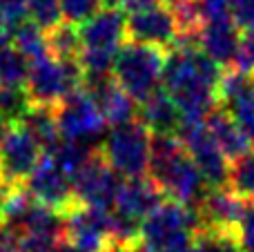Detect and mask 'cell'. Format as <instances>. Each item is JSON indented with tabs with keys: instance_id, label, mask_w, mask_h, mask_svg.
<instances>
[{
	"instance_id": "obj_1",
	"label": "cell",
	"mask_w": 254,
	"mask_h": 252,
	"mask_svg": "<svg viewBox=\"0 0 254 252\" xmlns=\"http://www.w3.org/2000/svg\"><path fill=\"white\" fill-rule=\"evenodd\" d=\"M221 67L198 45V36H179L167 52L163 89L179 107L183 123H205L219 107Z\"/></svg>"
},
{
	"instance_id": "obj_2",
	"label": "cell",
	"mask_w": 254,
	"mask_h": 252,
	"mask_svg": "<svg viewBox=\"0 0 254 252\" xmlns=\"http://www.w3.org/2000/svg\"><path fill=\"white\" fill-rule=\"evenodd\" d=\"M147 172L163 194L190 208H198L210 192L207 181L176 134H152V159Z\"/></svg>"
},
{
	"instance_id": "obj_3",
	"label": "cell",
	"mask_w": 254,
	"mask_h": 252,
	"mask_svg": "<svg viewBox=\"0 0 254 252\" xmlns=\"http://www.w3.org/2000/svg\"><path fill=\"white\" fill-rule=\"evenodd\" d=\"M78 29L83 40L80 67L85 71V80L110 76L127 38L125 13L119 7H103L89 20L78 25Z\"/></svg>"
},
{
	"instance_id": "obj_4",
	"label": "cell",
	"mask_w": 254,
	"mask_h": 252,
	"mask_svg": "<svg viewBox=\"0 0 254 252\" xmlns=\"http://www.w3.org/2000/svg\"><path fill=\"white\" fill-rule=\"evenodd\" d=\"M203 230L196 208L165 199L140 226V241L149 252H194Z\"/></svg>"
},
{
	"instance_id": "obj_5",
	"label": "cell",
	"mask_w": 254,
	"mask_h": 252,
	"mask_svg": "<svg viewBox=\"0 0 254 252\" xmlns=\"http://www.w3.org/2000/svg\"><path fill=\"white\" fill-rule=\"evenodd\" d=\"M167 52L140 43H125L114 63V80L134 98L143 103L163 83Z\"/></svg>"
},
{
	"instance_id": "obj_6",
	"label": "cell",
	"mask_w": 254,
	"mask_h": 252,
	"mask_svg": "<svg viewBox=\"0 0 254 252\" xmlns=\"http://www.w3.org/2000/svg\"><path fill=\"white\" fill-rule=\"evenodd\" d=\"M85 87V71L80 61H58L45 56L34 63L27 76V96L31 105L58 107L69 94Z\"/></svg>"
},
{
	"instance_id": "obj_7",
	"label": "cell",
	"mask_w": 254,
	"mask_h": 252,
	"mask_svg": "<svg viewBox=\"0 0 254 252\" xmlns=\"http://www.w3.org/2000/svg\"><path fill=\"white\" fill-rule=\"evenodd\" d=\"M101 154L125 179H140L149 170L152 159V132L140 121L112 127L101 145Z\"/></svg>"
},
{
	"instance_id": "obj_8",
	"label": "cell",
	"mask_w": 254,
	"mask_h": 252,
	"mask_svg": "<svg viewBox=\"0 0 254 252\" xmlns=\"http://www.w3.org/2000/svg\"><path fill=\"white\" fill-rule=\"evenodd\" d=\"M56 121L65 141H76L83 145L98 141L107 127L101 107L85 87L69 94L56 107Z\"/></svg>"
},
{
	"instance_id": "obj_9",
	"label": "cell",
	"mask_w": 254,
	"mask_h": 252,
	"mask_svg": "<svg viewBox=\"0 0 254 252\" xmlns=\"http://www.w3.org/2000/svg\"><path fill=\"white\" fill-rule=\"evenodd\" d=\"M181 143L185 145L188 154L196 163L198 172L207 181L210 190L228 188L230 181V161L221 152L219 143L210 134L205 123H181V129L176 132Z\"/></svg>"
},
{
	"instance_id": "obj_10",
	"label": "cell",
	"mask_w": 254,
	"mask_h": 252,
	"mask_svg": "<svg viewBox=\"0 0 254 252\" xmlns=\"http://www.w3.org/2000/svg\"><path fill=\"white\" fill-rule=\"evenodd\" d=\"M74 186L76 203L85 208H98V210H112L114 208L116 194H119V174L114 172L101 150H94V154L87 159V163L76 172L71 179Z\"/></svg>"
},
{
	"instance_id": "obj_11",
	"label": "cell",
	"mask_w": 254,
	"mask_h": 252,
	"mask_svg": "<svg viewBox=\"0 0 254 252\" xmlns=\"http://www.w3.org/2000/svg\"><path fill=\"white\" fill-rule=\"evenodd\" d=\"M40 150L38 141L20 123H13L7 138L0 143V181L9 188H25L40 163Z\"/></svg>"
},
{
	"instance_id": "obj_12",
	"label": "cell",
	"mask_w": 254,
	"mask_h": 252,
	"mask_svg": "<svg viewBox=\"0 0 254 252\" xmlns=\"http://www.w3.org/2000/svg\"><path fill=\"white\" fill-rule=\"evenodd\" d=\"M25 188L36 199V203L45 205V208L54 210L58 214H65L67 210L76 205L74 186H71L69 174L61 168V163L52 154L40 156V163L36 165L34 174L25 183Z\"/></svg>"
},
{
	"instance_id": "obj_13",
	"label": "cell",
	"mask_w": 254,
	"mask_h": 252,
	"mask_svg": "<svg viewBox=\"0 0 254 252\" xmlns=\"http://www.w3.org/2000/svg\"><path fill=\"white\" fill-rule=\"evenodd\" d=\"M110 214L112 210L85 208L76 203L63 214L65 241L78 252H110Z\"/></svg>"
},
{
	"instance_id": "obj_14",
	"label": "cell",
	"mask_w": 254,
	"mask_h": 252,
	"mask_svg": "<svg viewBox=\"0 0 254 252\" xmlns=\"http://www.w3.org/2000/svg\"><path fill=\"white\" fill-rule=\"evenodd\" d=\"M219 107L230 112L250 145H254V76L237 69L223 71L219 85Z\"/></svg>"
},
{
	"instance_id": "obj_15",
	"label": "cell",
	"mask_w": 254,
	"mask_h": 252,
	"mask_svg": "<svg viewBox=\"0 0 254 252\" xmlns=\"http://www.w3.org/2000/svg\"><path fill=\"white\" fill-rule=\"evenodd\" d=\"M127 38L131 43L149 45V47L167 49L174 47L179 38V25H176L174 11L165 4H158L147 11L134 13L127 18Z\"/></svg>"
},
{
	"instance_id": "obj_16",
	"label": "cell",
	"mask_w": 254,
	"mask_h": 252,
	"mask_svg": "<svg viewBox=\"0 0 254 252\" xmlns=\"http://www.w3.org/2000/svg\"><path fill=\"white\" fill-rule=\"evenodd\" d=\"M246 205L248 201L234 194L230 188H216V190L207 192L196 212L201 217L203 230L237 237V228L243 219Z\"/></svg>"
},
{
	"instance_id": "obj_17",
	"label": "cell",
	"mask_w": 254,
	"mask_h": 252,
	"mask_svg": "<svg viewBox=\"0 0 254 252\" xmlns=\"http://www.w3.org/2000/svg\"><path fill=\"white\" fill-rule=\"evenodd\" d=\"M163 201H165V194L152 179H125V181H121L119 194H116L112 210L121 217L143 226V221Z\"/></svg>"
},
{
	"instance_id": "obj_18",
	"label": "cell",
	"mask_w": 254,
	"mask_h": 252,
	"mask_svg": "<svg viewBox=\"0 0 254 252\" xmlns=\"http://www.w3.org/2000/svg\"><path fill=\"white\" fill-rule=\"evenodd\" d=\"M85 89L94 96L103 112V119L112 127H121V125L134 123L138 121V103L121 87L114 80V76H105V78H94L85 80Z\"/></svg>"
},
{
	"instance_id": "obj_19",
	"label": "cell",
	"mask_w": 254,
	"mask_h": 252,
	"mask_svg": "<svg viewBox=\"0 0 254 252\" xmlns=\"http://www.w3.org/2000/svg\"><path fill=\"white\" fill-rule=\"evenodd\" d=\"M239 43H241V34H239V27L234 25L232 18L203 22L201 31H198V45H201V49L219 67L234 65Z\"/></svg>"
},
{
	"instance_id": "obj_20",
	"label": "cell",
	"mask_w": 254,
	"mask_h": 252,
	"mask_svg": "<svg viewBox=\"0 0 254 252\" xmlns=\"http://www.w3.org/2000/svg\"><path fill=\"white\" fill-rule=\"evenodd\" d=\"M138 121L154 134H176L181 129V112L170 98V94L163 87H158L152 96H147L143 103H138Z\"/></svg>"
},
{
	"instance_id": "obj_21",
	"label": "cell",
	"mask_w": 254,
	"mask_h": 252,
	"mask_svg": "<svg viewBox=\"0 0 254 252\" xmlns=\"http://www.w3.org/2000/svg\"><path fill=\"white\" fill-rule=\"evenodd\" d=\"M205 125L210 129V134L214 136V141L219 143L221 152L225 154V159L230 163L243 159V156L250 152V141L246 138L243 129L237 125V121L230 116L228 110L223 107H216L210 116L205 119Z\"/></svg>"
},
{
	"instance_id": "obj_22",
	"label": "cell",
	"mask_w": 254,
	"mask_h": 252,
	"mask_svg": "<svg viewBox=\"0 0 254 252\" xmlns=\"http://www.w3.org/2000/svg\"><path fill=\"white\" fill-rule=\"evenodd\" d=\"M20 125L38 141V145L45 150V154L54 152L58 143L63 141L61 129H58L56 121V107H45V105H31L27 114L22 116Z\"/></svg>"
},
{
	"instance_id": "obj_23",
	"label": "cell",
	"mask_w": 254,
	"mask_h": 252,
	"mask_svg": "<svg viewBox=\"0 0 254 252\" xmlns=\"http://www.w3.org/2000/svg\"><path fill=\"white\" fill-rule=\"evenodd\" d=\"M47 52L58 61H80L83 40H80L78 25L63 20L58 27L47 31Z\"/></svg>"
},
{
	"instance_id": "obj_24",
	"label": "cell",
	"mask_w": 254,
	"mask_h": 252,
	"mask_svg": "<svg viewBox=\"0 0 254 252\" xmlns=\"http://www.w3.org/2000/svg\"><path fill=\"white\" fill-rule=\"evenodd\" d=\"M9 45L16 52H20L27 58L29 65L43 61L45 56H49L47 52V34L40 29L38 25H34L31 20H25L18 29H13L9 34Z\"/></svg>"
},
{
	"instance_id": "obj_25",
	"label": "cell",
	"mask_w": 254,
	"mask_h": 252,
	"mask_svg": "<svg viewBox=\"0 0 254 252\" xmlns=\"http://www.w3.org/2000/svg\"><path fill=\"white\" fill-rule=\"evenodd\" d=\"M29 67L31 65L20 52L4 43L0 47V87H25Z\"/></svg>"
},
{
	"instance_id": "obj_26",
	"label": "cell",
	"mask_w": 254,
	"mask_h": 252,
	"mask_svg": "<svg viewBox=\"0 0 254 252\" xmlns=\"http://www.w3.org/2000/svg\"><path fill=\"white\" fill-rule=\"evenodd\" d=\"M228 188L246 201H254V152L250 150L243 159L234 161L230 168Z\"/></svg>"
},
{
	"instance_id": "obj_27",
	"label": "cell",
	"mask_w": 254,
	"mask_h": 252,
	"mask_svg": "<svg viewBox=\"0 0 254 252\" xmlns=\"http://www.w3.org/2000/svg\"><path fill=\"white\" fill-rule=\"evenodd\" d=\"M27 16L47 34L63 22V0H27Z\"/></svg>"
},
{
	"instance_id": "obj_28",
	"label": "cell",
	"mask_w": 254,
	"mask_h": 252,
	"mask_svg": "<svg viewBox=\"0 0 254 252\" xmlns=\"http://www.w3.org/2000/svg\"><path fill=\"white\" fill-rule=\"evenodd\" d=\"M31 107L25 87H0V116L9 123H20Z\"/></svg>"
},
{
	"instance_id": "obj_29",
	"label": "cell",
	"mask_w": 254,
	"mask_h": 252,
	"mask_svg": "<svg viewBox=\"0 0 254 252\" xmlns=\"http://www.w3.org/2000/svg\"><path fill=\"white\" fill-rule=\"evenodd\" d=\"M194 252H241V248L237 244V237L201 230L194 244Z\"/></svg>"
},
{
	"instance_id": "obj_30",
	"label": "cell",
	"mask_w": 254,
	"mask_h": 252,
	"mask_svg": "<svg viewBox=\"0 0 254 252\" xmlns=\"http://www.w3.org/2000/svg\"><path fill=\"white\" fill-rule=\"evenodd\" d=\"M103 7V0H63V18L74 25H83Z\"/></svg>"
},
{
	"instance_id": "obj_31",
	"label": "cell",
	"mask_w": 254,
	"mask_h": 252,
	"mask_svg": "<svg viewBox=\"0 0 254 252\" xmlns=\"http://www.w3.org/2000/svg\"><path fill=\"white\" fill-rule=\"evenodd\" d=\"M27 18V0H0V29L11 34L13 29L25 22Z\"/></svg>"
},
{
	"instance_id": "obj_32",
	"label": "cell",
	"mask_w": 254,
	"mask_h": 252,
	"mask_svg": "<svg viewBox=\"0 0 254 252\" xmlns=\"http://www.w3.org/2000/svg\"><path fill=\"white\" fill-rule=\"evenodd\" d=\"M234 69L241 71V74L254 76V29H248L241 34V43H239Z\"/></svg>"
},
{
	"instance_id": "obj_33",
	"label": "cell",
	"mask_w": 254,
	"mask_h": 252,
	"mask_svg": "<svg viewBox=\"0 0 254 252\" xmlns=\"http://www.w3.org/2000/svg\"><path fill=\"white\" fill-rule=\"evenodd\" d=\"M237 244L241 252H254V201H248L243 219L237 228Z\"/></svg>"
},
{
	"instance_id": "obj_34",
	"label": "cell",
	"mask_w": 254,
	"mask_h": 252,
	"mask_svg": "<svg viewBox=\"0 0 254 252\" xmlns=\"http://www.w3.org/2000/svg\"><path fill=\"white\" fill-rule=\"evenodd\" d=\"M230 16L239 29H254V0H230Z\"/></svg>"
},
{
	"instance_id": "obj_35",
	"label": "cell",
	"mask_w": 254,
	"mask_h": 252,
	"mask_svg": "<svg viewBox=\"0 0 254 252\" xmlns=\"http://www.w3.org/2000/svg\"><path fill=\"white\" fill-rule=\"evenodd\" d=\"M198 2H201V11L205 22L232 18L230 16V0H198Z\"/></svg>"
},
{
	"instance_id": "obj_36",
	"label": "cell",
	"mask_w": 254,
	"mask_h": 252,
	"mask_svg": "<svg viewBox=\"0 0 254 252\" xmlns=\"http://www.w3.org/2000/svg\"><path fill=\"white\" fill-rule=\"evenodd\" d=\"M121 11L123 13H140V11H147V9H154L161 4V0H121Z\"/></svg>"
},
{
	"instance_id": "obj_37",
	"label": "cell",
	"mask_w": 254,
	"mask_h": 252,
	"mask_svg": "<svg viewBox=\"0 0 254 252\" xmlns=\"http://www.w3.org/2000/svg\"><path fill=\"white\" fill-rule=\"evenodd\" d=\"M9 192H11V188L4 186L2 181H0V228L4 226V205H7V196Z\"/></svg>"
},
{
	"instance_id": "obj_38",
	"label": "cell",
	"mask_w": 254,
	"mask_h": 252,
	"mask_svg": "<svg viewBox=\"0 0 254 252\" xmlns=\"http://www.w3.org/2000/svg\"><path fill=\"white\" fill-rule=\"evenodd\" d=\"M110 252H149L147 246L140 241V244H134V246H121V248H112Z\"/></svg>"
},
{
	"instance_id": "obj_39",
	"label": "cell",
	"mask_w": 254,
	"mask_h": 252,
	"mask_svg": "<svg viewBox=\"0 0 254 252\" xmlns=\"http://www.w3.org/2000/svg\"><path fill=\"white\" fill-rule=\"evenodd\" d=\"M11 125H13V123H9L7 119H2V116H0V143L7 138V134H9V129H11Z\"/></svg>"
},
{
	"instance_id": "obj_40",
	"label": "cell",
	"mask_w": 254,
	"mask_h": 252,
	"mask_svg": "<svg viewBox=\"0 0 254 252\" xmlns=\"http://www.w3.org/2000/svg\"><path fill=\"white\" fill-rule=\"evenodd\" d=\"M119 2H121V0H103V4H105V7H116Z\"/></svg>"
},
{
	"instance_id": "obj_41",
	"label": "cell",
	"mask_w": 254,
	"mask_h": 252,
	"mask_svg": "<svg viewBox=\"0 0 254 252\" xmlns=\"http://www.w3.org/2000/svg\"><path fill=\"white\" fill-rule=\"evenodd\" d=\"M163 2H167V4H172V7H174V4H179L181 0H163Z\"/></svg>"
}]
</instances>
